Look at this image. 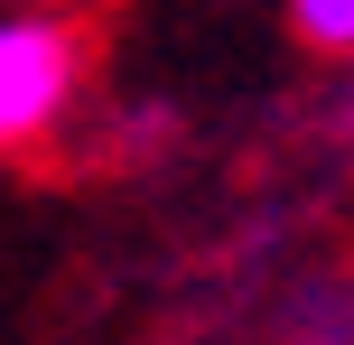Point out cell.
Wrapping results in <instances>:
<instances>
[{"instance_id":"cell-1","label":"cell","mask_w":354,"mask_h":345,"mask_svg":"<svg viewBox=\"0 0 354 345\" xmlns=\"http://www.w3.org/2000/svg\"><path fill=\"white\" fill-rule=\"evenodd\" d=\"M75 75H84V47H75L66 19H0V149H28L37 131H56V112L75 103Z\"/></svg>"},{"instance_id":"cell-2","label":"cell","mask_w":354,"mask_h":345,"mask_svg":"<svg viewBox=\"0 0 354 345\" xmlns=\"http://www.w3.org/2000/svg\"><path fill=\"white\" fill-rule=\"evenodd\" d=\"M308 47H354V0H289Z\"/></svg>"}]
</instances>
